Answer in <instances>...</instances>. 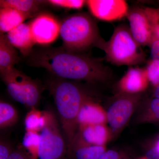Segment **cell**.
<instances>
[{"label": "cell", "instance_id": "obj_21", "mask_svg": "<svg viewBox=\"0 0 159 159\" xmlns=\"http://www.w3.org/2000/svg\"><path fill=\"white\" fill-rule=\"evenodd\" d=\"M17 111L7 102H0V128L3 129L14 125L18 120Z\"/></svg>", "mask_w": 159, "mask_h": 159}, {"label": "cell", "instance_id": "obj_3", "mask_svg": "<svg viewBox=\"0 0 159 159\" xmlns=\"http://www.w3.org/2000/svg\"><path fill=\"white\" fill-rule=\"evenodd\" d=\"M60 35L63 48L80 53L101 40L97 22L86 13L73 15L61 24Z\"/></svg>", "mask_w": 159, "mask_h": 159}, {"label": "cell", "instance_id": "obj_7", "mask_svg": "<svg viewBox=\"0 0 159 159\" xmlns=\"http://www.w3.org/2000/svg\"><path fill=\"white\" fill-rule=\"evenodd\" d=\"M86 3L94 17L105 21L121 19L127 16L129 11L124 0H88Z\"/></svg>", "mask_w": 159, "mask_h": 159}, {"label": "cell", "instance_id": "obj_27", "mask_svg": "<svg viewBox=\"0 0 159 159\" xmlns=\"http://www.w3.org/2000/svg\"><path fill=\"white\" fill-rule=\"evenodd\" d=\"M150 47L152 60L159 61V40H154Z\"/></svg>", "mask_w": 159, "mask_h": 159}, {"label": "cell", "instance_id": "obj_11", "mask_svg": "<svg viewBox=\"0 0 159 159\" xmlns=\"http://www.w3.org/2000/svg\"><path fill=\"white\" fill-rule=\"evenodd\" d=\"M133 110L132 102L129 99H121L114 102L108 109L107 118L112 128L122 127L130 116Z\"/></svg>", "mask_w": 159, "mask_h": 159}, {"label": "cell", "instance_id": "obj_20", "mask_svg": "<svg viewBox=\"0 0 159 159\" xmlns=\"http://www.w3.org/2000/svg\"><path fill=\"white\" fill-rule=\"evenodd\" d=\"M46 120V111L41 112L35 107L31 108L25 119L26 131H41L45 125Z\"/></svg>", "mask_w": 159, "mask_h": 159}, {"label": "cell", "instance_id": "obj_18", "mask_svg": "<svg viewBox=\"0 0 159 159\" xmlns=\"http://www.w3.org/2000/svg\"><path fill=\"white\" fill-rule=\"evenodd\" d=\"M84 142L93 145L102 146L107 138V132L102 124L82 126Z\"/></svg>", "mask_w": 159, "mask_h": 159}, {"label": "cell", "instance_id": "obj_6", "mask_svg": "<svg viewBox=\"0 0 159 159\" xmlns=\"http://www.w3.org/2000/svg\"><path fill=\"white\" fill-rule=\"evenodd\" d=\"M29 24L35 44H50L56 40L60 34L61 24L48 13H41Z\"/></svg>", "mask_w": 159, "mask_h": 159}, {"label": "cell", "instance_id": "obj_24", "mask_svg": "<svg viewBox=\"0 0 159 159\" xmlns=\"http://www.w3.org/2000/svg\"><path fill=\"white\" fill-rule=\"evenodd\" d=\"M52 6L68 9H82L86 1L83 0H49L47 1Z\"/></svg>", "mask_w": 159, "mask_h": 159}, {"label": "cell", "instance_id": "obj_14", "mask_svg": "<svg viewBox=\"0 0 159 159\" xmlns=\"http://www.w3.org/2000/svg\"><path fill=\"white\" fill-rule=\"evenodd\" d=\"M24 73L13 68L1 76L7 87L8 93L15 101L26 105L21 87V80Z\"/></svg>", "mask_w": 159, "mask_h": 159}, {"label": "cell", "instance_id": "obj_30", "mask_svg": "<svg viewBox=\"0 0 159 159\" xmlns=\"http://www.w3.org/2000/svg\"><path fill=\"white\" fill-rule=\"evenodd\" d=\"M99 159H119V155L116 152L109 150L104 152Z\"/></svg>", "mask_w": 159, "mask_h": 159}, {"label": "cell", "instance_id": "obj_33", "mask_svg": "<svg viewBox=\"0 0 159 159\" xmlns=\"http://www.w3.org/2000/svg\"><path fill=\"white\" fill-rule=\"evenodd\" d=\"M154 147L156 148L157 150L159 152V139L158 141L157 142L156 144Z\"/></svg>", "mask_w": 159, "mask_h": 159}, {"label": "cell", "instance_id": "obj_22", "mask_svg": "<svg viewBox=\"0 0 159 159\" xmlns=\"http://www.w3.org/2000/svg\"><path fill=\"white\" fill-rule=\"evenodd\" d=\"M40 141V135L36 132L26 131L23 137V146L29 151L32 159L39 157Z\"/></svg>", "mask_w": 159, "mask_h": 159}, {"label": "cell", "instance_id": "obj_12", "mask_svg": "<svg viewBox=\"0 0 159 159\" xmlns=\"http://www.w3.org/2000/svg\"><path fill=\"white\" fill-rule=\"evenodd\" d=\"M107 116L101 107L86 99L80 110L77 123L82 126L102 124Z\"/></svg>", "mask_w": 159, "mask_h": 159}, {"label": "cell", "instance_id": "obj_8", "mask_svg": "<svg viewBox=\"0 0 159 159\" xmlns=\"http://www.w3.org/2000/svg\"><path fill=\"white\" fill-rule=\"evenodd\" d=\"M126 16L134 39L141 46H150L153 40L149 20L145 9L136 7L129 10Z\"/></svg>", "mask_w": 159, "mask_h": 159}, {"label": "cell", "instance_id": "obj_13", "mask_svg": "<svg viewBox=\"0 0 159 159\" xmlns=\"http://www.w3.org/2000/svg\"><path fill=\"white\" fill-rule=\"evenodd\" d=\"M16 48L9 42L5 34L0 35V73L1 76L14 68L19 62Z\"/></svg>", "mask_w": 159, "mask_h": 159}, {"label": "cell", "instance_id": "obj_17", "mask_svg": "<svg viewBox=\"0 0 159 159\" xmlns=\"http://www.w3.org/2000/svg\"><path fill=\"white\" fill-rule=\"evenodd\" d=\"M45 1L37 0H1V8H9L30 15L32 17L39 11Z\"/></svg>", "mask_w": 159, "mask_h": 159}, {"label": "cell", "instance_id": "obj_16", "mask_svg": "<svg viewBox=\"0 0 159 159\" xmlns=\"http://www.w3.org/2000/svg\"><path fill=\"white\" fill-rule=\"evenodd\" d=\"M21 87L26 106L32 108L35 107L39 102L41 91L37 81L23 74Z\"/></svg>", "mask_w": 159, "mask_h": 159}, {"label": "cell", "instance_id": "obj_31", "mask_svg": "<svg viewBox=\"0 0 159 159\" xmlns=\"http://www.w3.org/2000/svg\"><path fill=\"white\" fill-rule=\"evenodd\" d=\"M146 157L147 159H159V152L154 147L147 152Z\"/></svg>", "mask_w": 159, "mask_h": 159}, {"label": "cell", "instance_id": "obj_26", "mask_svg": "<svg viewBox=\"0 0 159 159\" xmlns=\"http://www.w3.org/2000/svg\"><path fill=\"white\" fill-rule=\"evenodd\" d=\"M12 152L9 144L1 140L0 142V159H9Z\"/></svg>", "mask_w": 159, "mask_h": 159}, {"label": "cell", "instance_id": "obj_4", "mask_svg": "<svg viewBox=\"0 0 159 159\" xmlns=\"http://www.w3.org/2000/svg\"><path fill=\"white\" fill-rule=\"evenodd\" d=\"M129 28L120 25L107 42L101 39L96 47L104 51L108 61L117 66H133L145 61V54Z\"/></svg>", "mask_w": 159, "mask_h": 159}, {"label": "cell", "instance_id": "obj_15", "mask_svg": "<svg viewBox=\"0 0 159 159\" xmlns=\"http://www.w3.org/2000/svg\"><path fill=\"white\" fill-rule=\"evenodd\" d=\"M32 17L30 15L9 8L0 9V30L1 33L15 29L24 23L26 20Z\"/></svg>", "mask_w": 159, "mask_h": 159}, {"label": "cell", "instance_id": "obj_9", "mask_svg": "<svg viewBox=\"0 0 159 159\" xmlns=\"http://www.w3.org/2000/svg\"><path fill=\"white\" fill-rule=\"evenodd\" d=\"M148 81L146 68L131 67L120 80L119 86L124 92L135 93L145 89Z\"/></svg>", "mask_w": 159, "mask_h": 159}, {"label": "cell", "instance_id": "obj_10", "mask_svg": "<svg viewBox=\"0 0 159 159\" xmlns=\"http://www.w3.org/2000/svg\"><path fill=\"white\" fill-rule=\"evenodd\" d=\"M7 38L16 48L19 50L24 56L30 55L35 44L29 24L23 23L8 32Z\"/></svg>", "mask_w": 159, "mask_h": 159}, {"label": "cell", "instance_id": "obj_28", "mask_svg": "<svg viewBox=\"0 0 159 159\" xmlns=\"http://www.w3.org/2000/svg\"><path fill=\"white\" fill-rule=\"evenodd\" d=\"M9 159H32L29 155L21 149H16L12 151Z\"/></svg>", "mask_w": 159, "mask_h": 159}, {"label": "cell", "instance_id": "obj_19", "mask_svg": "<svg viewBox=\"0 0 159 159\" xmlns=\"http://www.w3.org/2000/svg\"><path fill=\"white\" fill-rule=\"evenodd\" d=\"M73 149L76 159H99L105 152L102 146L80 145L75 142L72 144L69 152Z\"/></svg>", "mask_w": 159, "mask_h": 159}, {"label": "cell", "instance_id": "obj_5", "mask_svg": "<svg viewBox=\"0 0 159 159\" xmlns=\"http://www.w3.org/2000/svg\"><path fill=\"white\" fill-rule=\"evenodd\" d=\"M45 125L41 131L39 158V159H62L66 145L58 121L54 114L46 111Z\"/></svg>", "mask_w": 159, "mask_h": 159}, {"label": "cell", "instance_id": "obj_29", "mask_svg": "<svg viewBox=\"0 0 159 159\" xmlns=\"http://www.w3.org/2000/svg\"><path fill=\"white\" fill-rule=\"evenodd\" d=\"M150 108L154 119H159V99L155 98L150 103Z\"/></svg>", "mask_w": 159, "mask_h": 159}, {"label": "cell", "instance_id": "obj_25", "mask_svg": "<svg viewBox=\"0 0 159 159\" xmlns=\"http://www.w3.org/2000/svg\"><path fill=\"white\" fill-rule=\"evenodd\" d=\"M146 69L149 81L154 86L159 85V61L151 60Z\"/></svg>", "mask_w": 159, "mask_h": 159}, {"label": "cell", "instance_id": "obj_1", "mask_svg": "<svg viewBox=\"0 0 159 159\" xmlns=\"http://www.w3.org/2000/svg\"><path fill=\"white\" fill-rule=\"evenodd\" d=\"M29 65L46 69L61 79L90 82L105 79L108 69L100 58L68 51L65 48H45L32 52Z\"/></svg>", "mask_w": 159, "mask_h": 159}, {"label": "cell", "instance_id": "obj_32", "mask_svg": "<svg viewBox=\"0 0 159 159\" xmlns=\"http://www.w3.org/2000/svg\"><path fill=\"white\" fill-rule=\"evenodd\" d=\"M155 97L156 98L159 99V85L156 87L155 90L154 92Z\"/></svg>", "mask_w": 159, "mask_h": 159}, {"label": "cell", "instance_id": "obj_23", "mask_svg": "<svg viewBox=\"0 0 159 159\" xmlns=\"http://www.w3.org/2000/svg\"><path fill=\"white\" fill-rule=\"evenodd\" d=\"M145 10L151 28L152 42L155 40H159V8H147Z\"/></svg>", "mask_w": 159, "mask_h": 159}, {"label": "cell", "instance_id": "obj_2", "mask_svg": "<svg viewBox=\"0 0 159 159\" xmlns=\"http://www.w3.org/2000/svg\"><path fill=\"white\" fill-rule=\"evenodd\" d=\"M50 87L69 150L76 135L80 110L86 98L79 87L69 80H55Z\"/></svg>", "mask_w": 159, "mask_h": 159}]
</instances>
